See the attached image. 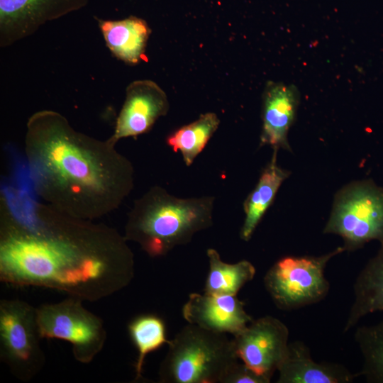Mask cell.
Wrapping results in <instances>:
<instances>
[{"label":"cell","mask_w":383,"mask_h":383,"mask_svg":"<svg viewBox=\"0 0 383 383\" xmlns=\"http://www.w3.org/2000/svg\"><path fill=\"white\" fill-rule=\"evenodd\" d=\"M71 297L58 303L43 304L36 309L41 338L69 342L77 360L90 362L101 350L106 338L102 320Z\"/></svg>","instance_id":"obj_7"},{"label":"cell","mask_w":383,"mask_h":383,"mask_svg":"<svg viewBox=\"0 0 383 383\" xmlns=\"http://www.w3.org/2000/svg\"><path fill=\"white\" fill-rule=\"evenodd\" d=\"M220 124L218 116L213 112L201 114L194 121L185 125L167 139V144L175 152L182 154L184 162L190 166L204 150Z\"/></svg>","instance_id":"obj_19"},{"label":"cell","mask_w":383,"mask_h":383,"mask_svg":"<svg viewBox=\"0 0 383 383\" xmlns=\"http://www.w3.org/2000/svg\"><path fill=\"white\" fill-rule=\"evenodd\" d=\"M115 145L75 131L57 111L34 113L25 135L33 187L63 214L91 221L108 214L134 186L133 167Z\"/></svg>","instance_id":"obj_2"},{"label":"cell","mask_w":383,"mask_h":383,"mask_svg":"<svg viewBox=\"0 0 383 383\" xmlns=\"http://www.w3.org/2000/svg\"><path fill=\"white\" fill-rule=\"evenodd\" d=\"M159 370L162 383H221L237 362L233 339L188 323L170 340Z\"/></svg>","instance_id":"obj_4"},{"label":"cell","mask_w":383,"mask_h":383,"mask_svg":"<svg viewBox=\"0 0 383 383\" xmlns=\"http://www.w3.org/2000/svg\"><path fill=\"white\" fill-rule=\"evenodd\" d=\"M277 150L263 170L253 190L243 203L245 219L240 231V237L248 241L262 216L272 204L282 184L290 175V172L279 167L277 162Z\"/></svg>","instance_id":"obj_17"},{"label":"cell","mask_w":383,"mask_h":383,"mask_svg":"<svg viewBox=\"0 0 383 383\" xmlns=\"http://www.w3.org/2000/svg\"><path fill=\"white\" fill-rule=\"evenodd\" d=\"M40 338L36 309L20 300L1 301V359L21 380L31 379L43 367Z\"/></svg>","instance_id":"obj_8"},{"label":"cell","mask_w":383,"mask_h":383,"mask_svg":"<svg viewBox=\"0 0 383 383\" xmlns=\"http://www.w3.org/2000/svg\"><path fill=\"white\" fill-rule=\"evenodd\" d=\"M344 332L355 327L368 314L383 311V243L357 276Z\"/></svg>","instance_id":"obj_16"},{"label":"cell","mask_w":383,"mask_h":383,"mask_svg":"<svg viewBox=\"0 0 383 383\" xmlns=\"http://www.w3.org/2000/svg\"><path fill=\"white\" fill-rule=\"evenodd\" d=\"M129 335L138 351L135 363V379L141 377L146 356L168 344L166 328L163 320L152 314H144L135 317L128 326Z\"/></svg>","instance_id":"obj_21"},{"label":"cell","mask_w":383,"mask_h":383,"mask_svg":"<svg viewBox=\"0 0 383 383\" xmlns=\"http://www.w3.org/2000/svg\"><path fill=\"white\" fill-rule=\"evenodd\" d=\"M289 338V328L282 321L265 316L252 320L233 335V341L239 359L271 380L287 355Z\"/></svg>","instance_id":"obj_9"},{"label":"cell","mask_w":383,"mask_h":383,"mask_svg":"<svg viewBox=\"0 0 383 383\" xmlns=\"http://www.w3.org/2000/svg\"><path fill=\"white\" fill-rule=\"evenodd\" d=\"M126 242L106 225L34 204L3 221L0 279L97 301L123 289L134 277V255Z\"/></svg>","instance_id":"obj_1"},{"label":"cell","mask_w":383,"mask_h":383,"mask_svg":"<svg viewBox=\"0 0 383 383\" xmlns=\"http://www.w3.org/2000/svg\"><path fill=\"white\" fill-rule=\"evenodd\" d=\"M182 316L188 323L233 335L253 320L236 296L206 293L190 294L182 307Z\"/></svg>","instance_id":"obj_12"},{"label":"cell","mask_w":383,"mask_h":383,"mask_svg":"<svg viewBox=\"0 0 383 383\" xmlns=\"http://www.w3.org/2000/svg\"><path fill=\"white\" fill-rule=\"evenodd\" d=\"M343 246L319 256H286L267 271L264 285L275 306L292 311L320 302L330 283L325 270L328 262L344 252Z\"/></svg>","instance_id":"obj_6"},{"label":"cell","mask_w":383,"mask_h":383,"mask_svg":"<svg viewBox=\"0 0 383 383\" xmlns=\"http://www.w3.org/2000/svg\"><path fill=\"white\" fill-rule=\"evenodd\" d=\"M270 381L238 361L228 370L221 383H269Z\"/></svg>","instance_id":"obj_22"},{"label":"cell","mask_w":383,"mask_h":383,"mask_svg":"<svg viewBox=\"0 0 383 383\" xmlns=\"http://www.w3.org/2000/svg\"><path fill=\"white\" fill-rule=\"evenodd\" d=\"M209 270L204 287V293L236 296L240 289L253 279L256 270L248 260L234 264L223 262L213 248L206 251Z\"/></svg>","instance_id":"obj_18"},{"label":"cell","mask_w":383,"mask_h":383,"mask_svg":"<svg viewBox=\"0 0 383 383\" xmlns=\"http://www.w3.org/2000/svg\"><path fill=\"white\" fill-rule=\"evenodd\" d=\"M89 0H0V45L9 46L46 23L78 11Z\"/></svg>","instance_id":"obj_10"},{"label":"cell","mask_w":383,"mask_h":383,"mask_svg":"<svg viewBox=\"0 0 383 383\" xmlns=\"http://www.w3.org/2000/svg\"><path fill=\"white\" fill-rule=\"evenodd\" d=\"M215 198H179L155 186L136 199L128 215L125 238L150 257L167 255L213 225Z\"/></svg>","instance_id":"obj_3"},{"label":"cell","mask_w":383,"mask_h":383,"mask_svg":"<svg viewBox=\"0 0 383 383\" xmlns=\"http://www.w3.org/2000/svg\"><path fill=\"white\" fill-rule=\"evenodd\" d=\"M354 339L362 357L357 375L364 377L367 382L383 383V320L357 327Z\"/></svg>","instance_id":"obj_20"},{"label":"cell","mask_w":383,"mask_h":383,"mask_svg":"<svg viewBox=\"0 0 383 383\" xmlns=\"http://www.w3.org/2000/svg\"><path fill=\"white\" fill-rule=\"evenodd\" d=\"M300 101V94L293 84L267 82L262 94L260 146L291 151L289 131L293 124Z\"/></svg>","instance_id":"obj_13"},{"label":"cell","mask_w":383,"mask_h":383,"mask_svg":"<svg viewBox=\"0 0 383 383\" xmlns=\"http://www.w3.org/2000/svg\"><path fill=\"white\" fill-rule=\"evenodd\" d=\"M169 108L167 96L156 82L150 79L131 82L109 139L116 144L121 138L147 133L159 118L167 113Z\"/></svg>","instance_id":"obj_11"},{"label":"cell","mask_w":383,"mask_h":383,"mask_svg":"<svg viewBox=\"0 0 383 383\" xmlns=\"http://www.w3.org/2000/svg\"><path fill=\"white\" fill-rule=\"evenodd\" d=\"M277 371V383H350L358 376L343 365L315 361L301 341L289 344Z\"/></svg>","instance_id":"obj_14"},{"label":"cell","mask_w":383,"mask_h":383,"mask_svg":"<svg viewBox=\"0 0 383 383\" xmlns=\"http://www.w3.org/2000/svg\"><path fill=\"white\" fill-rule=\"evenodd\" d=\"M342 238L345 251L366 243H383V187L371 179L353 181L335 195L332 210L323 231Z\"/></svg>","instance_id":"obj_5"},{"label":"cell","mask_w":383,"mask_h":383,"mask_svg":"<svg viewBox=\"0 0 383 383\" xmlns=\"http://www.w3.org/2000/svg\"><path fill=\"white\" fill-rule=\"evenodd\" d=\"M97 21L111 54L128 65L138 64L145 55L151 33L147 22L133 16L121 20Z\"/></svg>","instance_id":"obj_15"}]
</instances>
